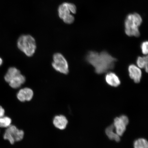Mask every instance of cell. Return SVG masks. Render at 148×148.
<instances>
[{
  "label": "cell",
  "instance_id": "obj_16",
  "mask_svg": "<svg viewBox=\"0 0 148 148\" xmlns=\"http://www.w3.org/2000/svg\"><path fill=\"white\" fill-rule=\"evenodd\" d=\"M134 148H148V142L143 138H139L135 140L134 143Z\"/></svg>",
  "mask_w": 148,
  "mask_h": 148
},
{
  "label": "cell",
  "instance_id": "obj_11",
  "mask_svg": "<svg viewBox=\"0 0 148 148\" xmlns=\"http://www.w3.org/2000/svg\"><path fill=\"white\" fill-rule=\"evenodd\" d=\"M25 77L21 73L18 74L11 79L9 82V86L13 88H19L25 82Z\"/></svg>",
  "mask_w": 148,
  "mask_h": 148
},
{
  "label": "cell",
  "instance_id": "obj_19",
  "mask_svg": "<svg viewBox=\"0 0 148 148\" xmlns=\"http://www.w3.org/2000/svg\"><path fill=\"white\" fill-rule=\"evenodd\" d=\"M63 20L64 23L70 24L73 23L74 20H75V18H74L73 16L70 14L69 15L65 18Z\"/></svg>",
  "mask_w": 148,
  "mask_h": 148
},
{
  "label": "cell",
  "instance_id": "obj_4",
  "mask_svg": "<svg viewBox=\"0 0 148 148\" xmlns=\"http://www.w3.org/2000/svg\"><path fill=\"white\" fill-rule=\"evenodd\" d=\"M24 132L20 130L15 126L10 125L5 130L3 138L8 140L11 144H13L15 142L20 141L23 139Z\"/></svg>",
  "mask_w": 148,
  "mask_h": 148
},
{
  "label": "cell",
  "instance_id": "obj_6",
  "mask_svg": "<svg viewBox=\"0 0 148 148\" xmlns=\"http://www.w3.org/2000/svg\"><path fill=\"white\" fill-rule=\"evenodd\" d=\"M128 118L125 115H122L114 119L113 125L116 132L120 136H123L126 129L127 125L128 124Z\"/></svg>",
  "mask_w": 148,
  "mask_h": 148
},
{
  "label": "cell",
  "instance_id": "obj_12",
  "mask_svg": "<svg viewBox=\"0 0 148 148\" xmlns=\"http://www.w3.org/2000/svg\"><path fill=\"white\" fill-rule=\"evenodd\" d=\"M68 123L67 119L63 115L55 116L53 120V124L55 126L56 128L62 130L66 128Z\"/></svg>",
  "mask_w": 148,
  "mask_h": 148
},
{
  "label": "cell",
  "instance_id": "obj_9",
  "mask_svg": "<svg viewBox=\"0 0 148 148\" xmlns=\"http://www.w3.org/2000/svg\"><path fill=\"white\" fill-rule=\"evenodd\" d=\"M33 92L31 88H26L20 90L17 94L18 100L21 102L29 101L32 99Z\"/></svg>",
  "mask_w": 148,
  "mask_h": 148
},
{
  "label": "cell",
  "instance_id": "obj_14",
  "mask_svg": "<svg viewBox=\"0 0 148 148\" xmlns=\"http://www.w3.org/2000/svg\"><path fill=\"white\" fill-rule=\"evenodd\" d=\"M20 73H21L20 71L16 68L14 67H10L9 68L5 76V80L7 82L9 83L13 77Z\"/></svg>",
  "mask_w": 148,
  "mask_h": 148
},
{
  "label": "cell",
  "instance_id": "obj_18",
  "mask_svg": "<svg viewBox=\"0 0 148 148\" xmlns=\"http://www.w3.org/2000/svg\"><path fill=\"white\" fill-rule=\"evenodd\" d=\"M140 49L142 53L144 55L148 54V41H145L142 42L140 45Z\"/></svg>",
  "mask_w": 148,
  "mask_h": 148
},
{
  "label": "cell",
  "instance_id": "obj_8",
  "mask_svg": "<svg viewBox=\"0 0 148 148\" xmlns=\"http://www.w3.org/2000/svg\"><path fill=\"white\" fill-rule=\"evenodd\" d=\"M128 71L130 77L135 83H138L140 82L142 73L139 68L135 64H131L128 66Z\"/></svg>",
  "mask_w": 148,
  "mask_h": 148
},
{
  "label": "cell",
  "instance_id": "obj_13",
  "mask_svg": "<svg viewBox=\"0 0 148 148\" xmlns=\"http://www.w3.org/2000/svg\"><path fill=\"white\" fill-rule=\"evenodd\" d=\"M114 127L113 124L112 125L107 127L105 133L108 137V138L111 140H115L116 142H119L120 140V136L114 132Z\"/></svg>",
  "mask_w": 148,
  "mask_h": 148
},
{
  "label": "cell",
  "instance_id": "obj_1",
  "mask_svg": "<svg viewBox=\"0 0 148 148\" xmlns=\"http://www.w3.org/2000/svg\"><path fill=\"white\" fill-rule=\"evenodd\" d=\"M86 60L95 69V73L102 74L113 69L117 60L107 52L100 53L95 51H89L86 57Z\"/></svg>",
  "mask_w": 148,
  "mask_h": 148
},
{
  "label": "cell",
  "instance_id": "obj_5",
  "mask_svg": "<svg viewBox=\"0 0 148 148\" xmlns=\"http://www.w3.org/2000/svg\"><path fill=\"white\" fill-rule=\"evenodd\" d=\"M53 67L57 71L67 75L69 73V65L67 61L61 53H55L53 55Z\"/></svg>",
  "mask_w": 148,
  "mask_h": 148
},
{
  "label": "cell",
  "instance_id": "obj_2",
  "mask_svg": "<svg viewBox=\"0 0 148 148\" xmlns=\"http://www.w3.org/2000/svg\"><path fill=\"white\" fill-rule=\"evenodd\" d=\"M142 23V19L137 13L129 14L125 22V32L129 36L138 37L140 33L138 28Z\"/></svg>",
  "mask_w": 148,
  "mask_h": 148
},
{
  "label": "cell",
  "instance_id": "obj_3",
  "mask_svg": "<svg viewBox=\"0 0 148 148\" xmlns=\"http://www.w3.org/2000/svg\"><path fill=\"white\" fill-rule=\"evenodd\" d=\"M17 46L20 51L28 57L32 56L36 51V40L29 35H23L18 38Z\"/></svg>",
  "mask_w": 148,
  "mask_h": 148
},
{
  "label": "cell",
  "instance_id": "obj_21",
  "mask_svg": "<svg viewBox=\"0 0 148 148\" xmlns=\"http://www.w3.org/2000/svg\"><path fill=\"white\" fill-rule=\"evenodd\" d=\"M3 60L0 57V66H1L2 64H3Z\"/></svg>",
  "mask_w": 148,
  "mask_h": 148
},
{
  "label": "cell",
  "instance_id": "obj_10",
  "mask_svg": "<svg viewBox=\"0 0 148 148\" xmlns=\"http://www.w3.org/2000/svg\"><path fill=\"white\" fill-rule=\"evenodd\" d=\"M105 80L107 84L114 87H116L121 84L119 77L115 73L112 72H109L106 74Z\"/></svg>",
  "mask_w": 148,
  "mask_h": 148
},
{
  "label": "cell",
  "instance_id": "obj_15",
  "mask_svg": "<svg viewBox=\"0 0 148 148\" xmlns=\"http://www.w3.org/2000/svg\"><path fill=\"white\" fill-rule=\"evenodd\" d=\"M136 63L138 67L145 69L147 73L148 72V56H139L137 59Z\"/></svg>",
  "mask_w": 148,
  "mask_h": 148
},
{
  "label": "cell",
  "instance_id": "obj_17",
  "mask_svg": "<svg viewBox=\"0 0 148 148\" xmlns=\"http://www.w3.org/2000/svg\"><path fill=\"white\" fill-rule=\"evenodd\" d=\"M12 120L8 116H3L0 117V127L7 128L11 125Z\"/></svg>",
  "mask_w": 148,
  "mask_h": 148
},
{
  "label": "cell",
  "instance_id": "obj_7",
  "mask_svg": "<svg viewBox=\"0 0 148 148\" xmlns=\"http://www.w3.org/2000/svg\"><path fill=\"white\" fill-rule=\"evenodd\" d=\"M59 17L62 20L70 14V12L73 14L76 13L77 8L73 3H65L59 7L58 9Z\"/></svg>",
  "mask_w": 148,
  "mask_h": 148
},
{
  "label": "cell",
  "instance_id": "obj_20",
  "mask_svg": "<svg viewBox=\"0 0 148 148\" xmlns=\"http://www.w3.org/2000/svg\"><path fill=\"white\" fill-rule=\"evenodd\" d=\"M5 113V111L3 107L0 106V117H2L4 116Z\"/></svg>",
  "mask_w": 148,
  "mask_h": 148
}]
</instances>
